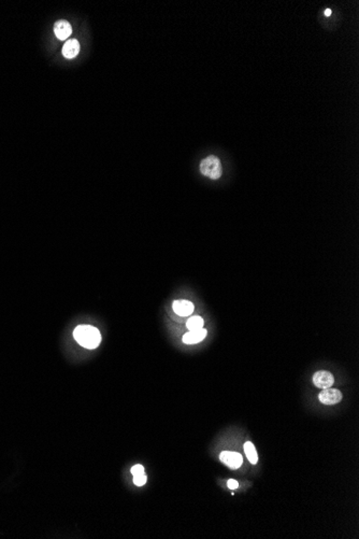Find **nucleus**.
Here are the masks:
<instances>
[{
	"label": "nucleus",
	"instance_id": "obj_14",
	"mask_svg": "<svg viewBox=\"0 0 359 539\" xmlns=\"http://www.w3.org/2000/svg\"><path fill=\"white\" fill-rule=\"evenodd\" d=\"M227 486H228V488H229V489H231V490H234V489H237V488L239 487V483H238V481H237V480H234V479H230V480H228V482H227Z\"/></svg>",
	"mask_w": 359,
	"mask_h": 539
},
{
	"label": "nucleus",
	"instance_id": "obj_4",
	"mask_svg": "<svg viewBox=\"0 0 359 539\" xmlns=\"http://www.w3.org/2000/svg\"><path fill=\"white\" fill-rule=\"evenodd\" d=\"M219 460L231 469H237L241 467L243 463V459L238 452H231V451H224L220 453Z\"/></svg>",
	"mask_w": 359,
	"mask_h": 539
},
{
	"label": "nucleus",
	"instance_id": "obj_9",
	"mask_svg": "<svg viewBox=\"0 0 359 539\" xmlns=\"http://www.w3.org/2000/svg\"><path fill=\"white\" fill-rule=\"evenodd\" d=\"M172 308L176 315L181 317H187L194 311V305L188 301H175Z\"/></svg>",
	"mask_w": 359,
	"mask_h": 539
},
{
	"label": "nucleus",
	"instance_id": "obj_5",
	"mask_svg": "<svg viewBox=\"0 0 359 539\" xmlns=\"http://www.w3.org/2000/svg\"><path fill=\"white\" fill-rule=\"evenodd\" d=\"M313 383L319 389L331 388L334 383V377L329 371H317L313 376Z\"/></svg>",
	"mask_w": 359,
	"mask_h": 539
},
{
	"label": "nucleus",
	"instance_id": "obj_7",
	"mask_svg": "<svg viewBox=\"0 0 359 539\" xmlns=\"http://www.w3.org/2000/svg\"><path fill=\"white\" fill-rule=\"evenodd\" d=\"M206 334H208V332H206V330H203V328H200V330L197 331H190L183 336V342L186 345L198 344V342L204 339Z\"/></svg>",
	"mask_w": 359,
	"mask_h": 539
},
{
	"label": "nucleus",
	"instance_id": "obj_2",
	"mask_svg": "<svg viewBox=\"0 0 359 539\" xmlns=\"http://www.w3.org/2000/svg\"><path fill=\"white\" fill-rule=\"evenodd\" d=\"M200 171L204 177H208L212 180H218L223 174V167L219 159L215 155L208 156L203 159L200 163Z\"/></svg>",
	"mask_w": 359,
	"mask_h": 539
},
{
	"label": "nucleus",
	"instance_id": "obj_13",
	"mask_svg": "<svg viewBox=\"0 0 359 539\" xmlns=\"http://www.w3.org/2000/svg\"><path fill=\"white\" fill-rule=\"evenodd\" d=\"M130 472L132 474V476H138V475L144 474V468L142 465H135V466L131 468Z\"/></svg>",
	"mask_w": 359,
	"mask_h": 539
},
{
	"label": "nucleus",
	"instance_id": "obj_3",
	"mask_svg": "<svg viewBox=\"0 0 359 539\" xmlns=\"http://www.w3.org/2000/svg\"><path fill=\"white\" fill-rule=\"evenodd\" d=\"M343 398V395L341 391L337 389H323V391L318 395V399L324 405H336L340 403Z\"/></svg>",
	"mask_w": 359,
	"mask_h": 539
},
{
	"label": "nucleus",
	"instance_id": "obj_15",
	"mask_svg": "<svg viewBox=\"0 0 359 539\" xmlns=\"http://www.w3.org/2000/svg\"><path fill=\"white\" fill-rule=\"evenodd\" d=\"M325 16H331V10H330V9H326V10H325Z\"/></svg>",
	"mask_w": 359,
	"mask_h": 539
},
{
	"label": "nucleus",
	"instance_id": "obj_11",
	"mask_svg": "<svg viewBox=\"0 0 359 539\" xmlns=\"http://www.w3.org/2000/svg\"><path fill=\"white\" fill-rule=\"evenodd\" d=\"M186 326L189 331H197L203 327V320L200 317H191L189 320L186 322Z\"/></svg>",
	"mask_w": 359,
	"mask_h": 539
},
{
	"label": "nucleus",
	"instance_id": "obj_10",
	"mask_svg": "<svg viewBox=\"0 0 359 539\" xmlns=\"http://www.w3.org/2000/svg\"><path fill=\"white\" fill-rule=\"evenodd\" d=\"M244 452L247 454V458L250 460V463L256 464L258 462L256 448H255V445L250 442L244 444Z\"/></svg>",
	"mask_w": 359,
	"mask_h": 539
},
{
	"label": "nucleus",
	"instance_id": "obj_1",
	"mask_svg": "<svg viewBox=\"0 0 359 539\" xmlns=\"http://www.w3.org/2000/svg\"><path fill=\"white\" fill-rule=\"evenodd\" d=\"M73 337L78 345L86 349H95L101 342L99 331L91 325H78L73 332Z\"/></svg>",
	"mask_w": 359,
	"mask_h": 539
},
{
	"label": "nucleus",
	"instance_id": "obj_8",
	"mask_svg": "<svg viewBox=\"0 0 359 539\" xmlns=\"http://www.w3.org/2000/svg\"><path fill=\"white\" fill-rule=\"evenodd\" d=\"M62 52V55L66 58H69V60L75 58L78 56V52H80V43H78L77 39H70V40H68L63 45Z\"/></svg>",
	"mask_w": 359,
	"mask_h": 539
},
{
	"label": "nucleus",
	"instance_id": "obj_6",
	"mask_svg": "<svg viewBox=\"0 0 359 539\" xmlns=\"http://www.w3.org/2000/svg\"><path fill=\"white\" fill-rule=\"evenodd\" d=\"M54 32H55V36L57 37V39H60V40H66L67 38L71 36L72 27L70 25V23L65 21V19H61V21H57L55 23V25H54Z\"/></svg>",
	"mask_w": 359,
	"mask_h": 539
},
{
	"label": "nucleus",
	"instance_id": "obj_12",
	"mask_svg": "<svg viewBox=\"0 0 359 539\" xmlns=\"http://www.w3.org/2000/svg\"><path fill=\"white\" fill-rule=\"evenodd\" d=\"M146 480H147V478H146L144 474L138 475V476H134V483L138 487L144 486V484L146 483Z\"/></svg>",
	"mask_w": 359,
	"mask_h": 539
}]
</instances>
